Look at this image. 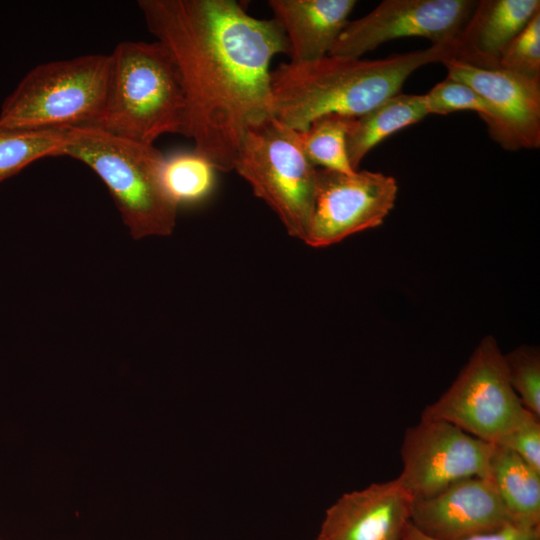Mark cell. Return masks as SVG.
Returning a JSON list of instances; mask_svg holds the SVG:
<instances>
[{
	"label": "cell",
	"mask_w": 540,
	"mask_h": 540,
	"mask_svg": "<svg viewBox=\"0 0 540 540\" xmlns=\"http://www.w3.org/2000/svg\"><path fill=\"white\" fill-rule=\"evenodd\" d=\"M66 140L65 129L13 130L0 127V182L44 157H56Z\"/></svg>",
	"instance_id": "19"
},
{
	"label": "cell",
	"mask_w": 540,
	"mask_h": 540,
	"mask_svg": "<svg viewBox=\"0 0 540 540\" xmlns=\"http://www.w3.org/2000/svg\"><path fill=\"white\" fill-rule=\"evenodd\" d=\"M429 115L424 94L398 93L355 117L347 134L349 163L354 171L376 145Z\"/></svg>",
	"instance_id": "16"
},
{
	"label": "cell",
	"mask_w": 540,
	"mask_h": 540,
	"mask_svg": "<svg viewBox=\"0 0 540 540\" xmlns=\"http://www.w3.org/2000/svg\"><path fill=\"white\" fill-rule=\"evenodd\" d=\"M424 98L429 114L475 111L483 121L491 115L490 106L473 88L450 78L437 83Z\"/></svg>",
	"instance_id": "22"
},
{
	"label": "cell",
	"mask_w": 540,
	"mask_h": 540,
	"mask_svg": "<svg viewBox=\"0 0 540 540\" xmlns=\"http://www.w3.org/2000/svg\"><path fill=\"white\" fill-rule=\"evenodd\" d=\"M443 64L447 78L467 84L488 103L491 115L484 122L490 137L503 149L540 147V80L458 61Z\"/></svg>",
	"instance_id": "11"
},
{
	"label": "cell",
	"mask_w": 540,
	"mask_h": 540,
	"mask_svg": "<svg viewBox=\"0 0 540 540\" xmlns=\"http://www.w3.org/2000/svg\"><path fill=\"white\" fill-rule=\"evenodd\" d=\"M59 156L78 160L97 174L134 239L173 232L178 206L163 182L165 155L154 144L129 140L100 126L70 127Z\"/></svg>",
	"instance_id": "3"
},
{
	"label": "cell",
	"mask_w": 540,
	"mask_h": 540,
	"mask_svg": "<svg viewBox=\"0 0 540 540\" xmlns=\"http://www.w3.org/2000/svg\"><path fill=\"white\" fill-rule=\"evenodd\" d=\"M216 171L194 150L181 151L165 156L162 177L169 195L179 207L208 198L215 188Z\"/></svg>",
	"instance_id": "18"
},
{
	"label": "cell",
	"mask_w": 540,
	"mask_h": 540,
	"mask_svg": "<svg viewBox=\"0 0 540 540\" xmlns=\"http://www.w3.org/2000/svg\"><path fill=\"white\" fill-rule=\"evenodd\" d=\"M494 450L448 421L421 416L405 432L398 477L414 499L431 497L458 481L489 477Z\"/></svg>",
	"instance_id": "8"
},
{
	"label": "cell",
	"mask_w": 540,
	"mask_h": 540,
	"mask_svg": "<svg viewBox=\"0 0 540 540\" xmlns=\"http://www.w3.org/2000/svg\"><path fill=\"white\" fill-rule=\"evenodd\" d=\"M495 445L510 450L540 472V417L526 410Z\"/></svg>",
	"instance_id": "24"
},
{
	"label": "cell",
	"mask_w": 540,
	"mask_h": 540,
	"mask_svg": "<svg viewBox=\"0 0 540 540\" xmlns=\"http://www.w3.org/2000/svg\"><path fill=\"white\" fill-rule=\"evenodd\" d=\"M109 57L108 99L100 127L145 144L165 134L183 135L184 94L164 46L158 41H123Z\"/></svg>",
	"instance_id": "4"
},
{
	"label": "cell",
	"mask_w": 540,
	"mask_h": 540,
	"mask_svg": "<svg viewBox=\"0 0 540 540\" xmlns=\"http://www.w3.org/2000/svg\"><path fill=\"white\" fill-rule=\"evenodd\" d=\"M500 69L531 80H540V12L508 45Z\"/></svg>",
	"instance_id": "23"
},
{
	"label": "cell",
	"mask_w": 540,
	"mask_h": 540,
	"mask_svg": "<svg viewBox=\"0 0 540 540\" xmlns=\"http://www.w3.org/2000/svg\"><path fill=\"white\" fill-rule=\"evenodd\" d=\"M410 523L432 540H465L517 524L489 477L467 478L414 499Z\"/></svg>",
	"instance_id": "12"
},
{
	"label": "cell",
	"mask_w": 540,
	"mask_h": 540,
	"mask_svg": "<svg viewBox=\"0 0 540 540\" xmlns=\"http://www.w3.org/2000/svg\"><path fill=\"white\" fill-rule=\"evenodd\" d=\"M526 410L510 384L504 354L486 336L452 385L421 416L448 421L496 444Z\"/></svg>",
	"instance_id": "7"
},
{
	"label": "cell",
	"mask_w": 540,
	"mask_h": 540,
	"mask_svg": "<svg viewBox=\"0 0 540 540\" xmlns=\"http://www.w3.org/2000/svg\"><path fill=\"white\" fill-rule=\"evenodd\" d=\"M316 540H327V539L317 536Z\"/></svg>",
	"instance_id": "26"
},
{
	"label": "cell",
	"mask_w": 540,
	"mask_h": 540,
	"mask_svg": "<svg viewBox=\"0 0 540 540\" xmlns=\"http://www.w3.org/2000/svg\"><path fill=\"white\" fill-rule=\"evenodd\" d=\"M398 192L394 177L381 172L317 169L313 212L305 243L326 247L380 226Z\"/></svg>",
	"instance_id": "9"
},
{
	"label": "cell",
	"mask_w": 540,
	"mask_h": 540,
	"mask_svg": "<svg viewBox=\"0 0 540 540\" xmlns=\"http://www.w3.org/2000/svg\"><path fill=\"white\" fill-rule=\"evenodd\" d=\"M510 384L525 409L540 417V354L521 346L504 355Z\"/></svg>",
	"instance_id": "21"
},
{
	"label": "cell",
	"mask_w": 540,
	"mask_h": 540,
	"mask_svg": "<svg viewBox=\"0 0 540 540\" xmlns=\"http://www.w3.org/2000/svg\"><path fill=\"white\" fill-rule=\"evenodd\" d=\"M474 0H385L365 16L348 21L329 55L360 58L381 44L423 37L432 44L452 40L470 17Z\"/></svg>",
	"instance_id": "10"
},
{
	"label": "cell",
	"mask_w": 540,
	"mask_h": 540,
	"mask_svg": "<svg viewBox=\"0 0 540 540\" xmlns=\"http://www.w3.org/2000/svg\"><path fill=\"white\" fill-rule=\"evenodd\" d=\"M109 79V54H87L37 65L3 101L0 127L44 130L100 126Z\"/></svg>",
	"instance_id": "5"
},
{
	"label": "cell",
	"mask_w": 540,
	"mask_h": 540,
	"mask_svg": "<svg viewBox=\"0 0 540 540\" xmlns=\"http://www.w3.org/2000/svg\"><path fill=\"white\" fill-rule=\"evenodd\" d=\"M414 498L399 477L344 493L325 512L327 540H403Z\"/></svg>",
	"instance_id": "13"
},
{
	"label": "cell",
	"mask_w": 540,
	"mask_h": 540,
	"mask_svg": "<svg viewBox=\"0 0 540 540\" xmlns=\"http://www.w3.org/2000/svg\"><path fill=\"white\" fill-rule=\"evenodd\" d=\"M489 478L517 524L540 526V472L515 453L495 445Z\"/></svg>",
	"instance_id": "17"
},
{
	"label": "cell",
	"mask_w": 540,
	"mask_h": 540,
	"mask_svg": "<svg viewBox=\"0 0 540 540\" xmlns=\"http://www.w3.org/2000/svg\"><path fill=\"white\" fill-rule=\"evenodd\" d=\"M449 42L377 60L327 55L281 63L270 73L272 117L297 132L329 114L358 117L400 93L420 67L450 60Z\"/></svg>",
	"instance_id": "2"
},
{
	"label": "cell",
	"mask_w": 540,
	"mask_h": 540,
	"mask_svg": "<svg viewBox=\"0 0 540 540\" xmlns=\"http://www.w3.org/2000/svg\"><path fill=\"white\" fill-rule=\"evenodd\" d=\"M149 32L169 53L182 86L183 135L220 172L233 171L245 133L272 117L270 64L289 54L274 19L235 0H140Z\"/></svg>",
	"instance_id": "1"
},
{
	"label": "cell",
	"mask_w": 540,
	"mask_h": 540,
	"mask_svg": "<svg viewBox=\"0 0 540 540\" xmlns=\"http://www.w3.org/2000/svg\"><path fill=\"white\" fill-rule=\"evenodd\" d=\"M233 170L279 217L287 233L305 241L313 212L317 168L299 132L270 117L244 135Z\"/></svg>",
	"instance_id": "6"
},
{
	"label": "cell",
	"mask_w": 540,
	"mask_h": 540,
	"mask_svg": "<svg viewBox=\"0 0 540 540\" xmlns=\"http://www.w3.org/2000/svg\"><path fill=\"white\" fill-rule=\"evenodd\" d=\"M355 117L329 114L317 118L299 132L302 149L309 161L321 169L355 172L348 160L347 134Z\"/></svg>",
	"instance_id": "20"
},
{
	"label": "cell",
	"mask_w": 540,
	"mask_h": 540,
	"mask_svg": "<svg viewBox=\"0 0 540 540\" xmlns=\"http://www.w3.org/2000/svg\"><path fill=\"white\" fill-rule=\"evenodd\" d=\"M355 0H269L274 20L289 45L291 62H306L329 55L348 23Z\"/></svg>",
	"instance_id": "15"
},
{
	"label": "cell",
	"mask_w": 540,
	"mask_h": 540,
	"mask_svg": "<svg viewBox=\"0 0 540 540\" xmlns=\"http://www.w3.org/2000/svg\"><path fill=\"white\" fill-rule=\"evenodd\" d=\"M538 12L539 0L477 1L462 29L450 41V60L497 69L508 45Z\"/></svg>",
	"instance_id": "14"
},
{
	"label": "cell",
	"mask_w": 540,
	"mask_h": 540,
	"mask_svg": "<svg viewBox=\"0 0 540 540\" xmlns=\"http://www.w3.org/2000/svg\"><path fill=\"white\" fill-rule=\"evenodd\" d=\"M403 540H432L408 524ZM465 540H540V526L511 524L500 530L474 536Z\"/></svg>",
	"instance_id": "25"
}]
</instances>
